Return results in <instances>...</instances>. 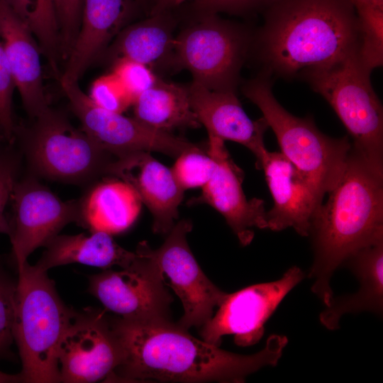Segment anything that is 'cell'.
<instances>
[{
	"label": "cell",
	"mask_w": 383,
	"mask_h": 383,
	"mask_svg": "<svg viewBox=\"0 0 383 383\" xmlns=\"http://www.w3.org/2000/svg\"><path fill=\"white\" fill-rule=\"evenodd\" d=\"M119 178L128 183L150 211L155 233H168L178 218V208L184 190L171 169L152 157L140 152L124 159Z\"/></svg>",
	"instance_id": "20"
},
{
	"label": "cell",
	"mask_w": 383,
	"mask_h": 383,
	"mask_svg": "<svg viewBox=\"0 0 383 383\" xmlns=\"http://www.w3.org/2000/svg\"><path fill=\"white\" fill-rule=\"evenodd\" d=\"M170 12L150 15L145 20L126 26L106 51L113 62L126 59L148 66L172 60L174 39Z\"/></svg>",
	"instance_id": "24"
},
{
	"label": "cell",
	"mask_w": 383,
	"mask_h": 383,
	"mask_svg": "<svg viewBox=\"0 0 383 383\" xmlns=\"http://www.w3.org/2000/svg\"><path fill=\"white\" fill-rule=\"evenodd\" d=\"M353 4L360 3V2H378L383 3V0H352Z\"/></svg>",
	"instance_id": "39"
},
{
	"label": "cell",
	"mask_w": 383,
	"mask_h": 383,
	"mask_svg": "<svg viewBox=\"0 0 383 383\" xmlns=\"http://www.w3.org/2000/svg\"><path fill=\"white\" fill-rule=\"evenodd\" d=\"M11 216L7 235L16 268L28 262L68 223L80 221L79 200L64 201L33 178L16 181L10 197Z\"/></svg>",
	"instance_id": "12"
},
{
	"label": "cell",
	"mask_w": 383,
	"mask_h": 383,
	"mask_svg": "<svg viewBox=\"0 0 383 383\" xmlns=\"http://www.w3.org/2000/svg\"><path fill=\"white\" fill-rule=\"evenodd\" d=\"M17 279L0 266V360L9 357L13 340Z\"/></svg>",
	"instance_id": "29"
},
{
	"label": "cell",
	"mask_w": 383,
	"mask_h": 383,
	"mask_svg": "<svg viewBox=\"0 0 383 383\" xmlns=\"http://www.w3.org/2000/svg\"><path fill=\"white\" fill-rule=\"evenodd\" d=\"M38 40L54 73L59 76L60 39L53 0H3Z\"/></svg>",
	"instance_id": "26"
},
{
	"label": "cell",
	"mask_w": 383,
	"mask_h": 383,
	"mask_svg": "<svg viewBox=\"0 0 383 383\" xmlns=\"http://www.w3.org/2000/svg\"><path fill=\"white\" fill-rule=\"evenodd\" d=\"M257 165L264 172L274 203L265 213L266 229L292 228L309 237L323 196L281 152L266 149Z\"/></svg>",
	"instance_id": "16"
},
{
	"label": "cell",
	"mask_w": 383,
	"mask_h": 383,
	"mask_svg": "<svg viewBox=\"0 0 383 383\" xmlns=\"http://www.w3.org/2000/svg\"><path fill=\"white\" fill-rule=\"evenodd\" d=\"M371 72L357 52L302 77L336 113L352 138V148L383 177V109Z\"/></svg>",
	"instance_id": "7"
},
{
	"label": "cell",
	"mask_w": 383,
	"mask_h": 383,
	"mask_svg": "<svg viewBox=\"0 0 383 383\" xmlns=\"http://www.w3.org/2000/svg\"><path fill=\"white\" fill-rule=\"evenodd\" d=\"M0 37L15 87L26 112L35 118L49 107L43 83L42 52L30 30L3 0Z\"/></svg>",
	"instance_id": "19"
},
{
	"label": "cell",
	"mask_w": 383,
	"mask_h": 383,
	"mask_svg": "<svg viewBox=\"0 0 383 383\" xmlns=\"http://www.w3.org/2000/svg\"><path fill=\"white\" fill-rule=\"evenodd\" d=\"M60 83L82 128L103 148L119 158L150 152L177 158L200 146L170 132L150 128L135 118L99 107L82 91L77 82Z\"/></svg>",
	"instance_id": "10"
},
{
	"label": "cell",
	"mask_w": 383,
	"mask_h": 383,
	"mask_svg": "<svg viewBox=\"0 0 383 383\" xmlns=\"http://www.w3.org/2000/svg\"><path fill=\"white\" fill-rule=\"evenodd\" d=\"M13 325L23 382H60L59 347L74 310L59 296L47 272L26 262L17 269Z\"/></svg>",
	"instance_id": "4"
},
{
	"label": "cell",
	"mask_w": 383,
	"mask_h": 383,
	"mask_svg": "<svg viewBox=\"0 0 383 383\" xmlns=\"http://www.w3.org/2000/svg\"><path fill=\"white\" fill-rule=\"evenodd\" d=\"M207 153L214 160L215 168L209 181L197 198L189 204H207L218 211L243 245L254 238V229H266L264 201L248 199L242 188L243 172L231 157L224 140L209 135Z\"/></svg>",
	"instance_id": "15"
},
{
	"label": "cell",
	"mask_w": 383,
	"mask_h": 383,
	"mask_svg": "<svg viewBox=\"0 0 383 383\" xmlns=\"http://www.w3.org/2000/svg\"><path fill=\"white\" fill-rule=\"evenodd\" d=\"M348 264L357 277L360 287L355 293L333 298L321 313V324L328 330L339 328L340 318L347 313L372 311L383 308V238L356 251L343 264Z\"/></svg>",
	"instance_id": "21"
},
{
	"label": "cell",
	"mask_w": 383,
	"mask_h": 383,
	"mask_svg": "<svg viewBox=\"0 0 383 383\" xmlns=\"http://www.w3.org/2000/svg\"><path fill=\"white\" fill-rule=\"evenodd\" d=\"M264 12L255 42L270 76L303 77L359 50L352 0H271Z\"/></svg>",
	"instance_id": "2"
},
{
	"label": "cell",
	"mask_w": 383,
	"mask_h": 383,
	"mask_svg": "<svg viewBox=\"0 0 383 383\" xmlns=\"http://www.w3.org/2000/svg\"><path fill=\"white\" fill-rule=\"evenodd\" d=\"M188 91L192 111L209 135L238 143L256 159L267 149L264 135L269 127L265 118L251 120L234 90L210 89L193 81Z\"/></svg>",
	"instance_id": "17"
},
{
	"label": "cell",
	"mask_w": 383,
	"mask_h": 383,
	"mask_svg": "<svg viewBox=\"0 0 383 383\" xmlns=\"http://www.w3.org/2000/svg\"><path fill=\"white\" fill-rule=\"evenodd\" d=\"M137 257L120 271L104 270L89 277L88 292L106 311L118 316L145 323L170 321L172 297L146 241L135 250Z\"/></svg>",
	"instance_id": "9"
},
{
	"label": "cell",
	"mask_w": 383,
	"mask_h": 383,
	"mask_svg": "<svg viewBox=\"0 0 383 383\" xmlns=\"http://www.w3.org/2000/svg\"><path fill=\"white\" fill-rule=\"evenodd\" d=\"M112 72L133 100V104L157 80L149 66L126 59L115 61Z\"/></svg>",
	"instance_id": "32"
},
{
	"label": "cell",
	"mask_w": 383,
	"mask_h": 383,
	"mask_svg": "<svg viewBox=\"0 0 383 383\" xmlns=\"http://www.w3.org/2000/svg\"><path fill=\"white\" fill-rule=\"evenodd\" d=\"M134 0H84L81 23L60 81L78 82L137 10Z\"/></svg>",
	"instance_id": "18"
},
{
	"label": "cell",
	"mask_w": 383,
	"mask_h": 383,
	"mask_svg": "<svg viewBox=\"0 0 383 383\" xmlns=\"http://www.w3.org/2000/svg\"><path fill=\"white\" fill-rule=\"evenodd\" d=\"M271 0H194L192 8L197 13L245 15L264 10Z\"/></svg>",
	"instance_id": "34"
},
{
	"label": "cell",
	"mask_w": 383,
	"mask_h": 383,
	"mask_svg": "<svg viewBox=\"0 0 383 383\" xmlns=\"http://www.w3.org/2000/svg\"><path fill=\"white\" fill-rule=\"evenodd\" d=\"M354 6L359 23L358 54L372 71L383 63V4L363 3Z\"/></svg>",
	"instance_id": "27"
},
{
	"label": "cell",
	"mask_w": 383,
	"mask_h": 383,
	"mask_svg": "<svg viewBox=\"0 0 383 383\" xmlns=\"http://www.w3.org/2000/svg\"><path fill=\"white\" fill-rule=\"evenodd\" d=\"M193 1L194 0H155L150 9V15L170 12L187 1Z\"/></svg>",
	"instance_id": "36"
},
{
	"label": "cell",
	"mask_w": 383,
	"mask_h": 383,
	"mask_svg": "<svg viewBox=\"0 0 383 383\" xmlns=\"http://www.w3.org/2000/svg\"><path fill=\"white\" fill-rule=\"evenodd\" d=\"M16 88L0 37V127L3 135L11 140L15 133L12 113V96Z\"/></svg>",
	"instance_id": "33"
},
{
	"label": "cell",
	"mask_w": 383,
	"mask_h": 383,
	"mask_svg": "<svg viewBox=\"0 0 383 383\" xmlns=\"http://www.w3.org/2000/svg\"><path fill=\"white\" fill-rule=\"evenodd\" d=\"M16 181L15 162L11 157H0V233H7L8 219L4 211Z\"/></svg>",
	"instance_id": "35"
},
{
	"label": "cell",
	"mask_w": 383,
	"mask_h": 383,
	"mask_svg": "<svg viewBox=\"0 0 383 383\" xmlns=\"http://www.w3.org/2000/svg\"><path fill=\"white\" fill-rule=\"evenodd\" d=\"M214 168V160L199 146L178 156L171 170L177 182L185 191L202 188L209 181Z\"/></svg>",
	"instance_id": "28"
},
{
	"label": "cell",
	"mask_w": 383,
	"mask_h": 383,
	"mask_svg": "<svg viewBox=\"0 0 383 383\" xmlns=\"http://www.w3.org/2000/svg\"><path fill=\"white\" fill-rule=\"evenodd\" d=\"M34 266L41 270L72 263H79L104 270L113 266L124 268L137 257V252L120 246L112 235L92 231L89 235H57L45 246Z\"/></svg>",
	"instance_id": "23"
},
{
	"label": "cell",
	"mask_w": 383,
	"mask_h": 383,
	"mask_svg": "<svg viewBox=\"0 0 383 383\" xmlns=\"http://www.w3.org/2000/svg\"><path fill=\"white\" fill-rule=\"evenodd\" d=\"M59 29L60 58L67 60L78 33L84 0H53Z\"/></svg>",
	"instance_id": "31"
},
{
	"label": "cell",
	"mask_w": 383,
	"mask_h": 383,
	"mask_svg": "<svg viewBox=\"0 0 383 383\" xmlns=\"http://www.w3.org/2000/svg\"><path fill=\"white\" fill-rule=\"evenodd\" d=\"M138 4L150 5V9L155 0H135Z\"/></svg>",
	"instance_id": "38"
},
{
	"label": "cell",
	"mask_w": 383,
	"mask_h": 383,
	"mask_svg": "<svg viewBox=\"0 0 383 383\" xmlns=\"http://www.w3.org/2000/svg\"><path fill=\"white\" fill-rule=\"evenodd\" d=\"M197 16L174 39L172 60L189 70L194 82L210 89L234 90L251 37L217 14Z\"/></svg>",
	"instance_id": "8"
},
{
	"label": "cell",
	"mask_w": 383,
	"mask_h": 383,
	"mask_svg": "<svg viewBox=\"0 0 383 383\" xmlns=\"http://www.w3.org/2000/svg\"><path fill=\"white\" fill-rule=\"evenodd\" d=\"M122 357L120 341L106 309L74 311L59 347L60 382L106 380Z\"/></svg>",
	"instance_id": "11"
},
{
	"label": "cell",
	"mask_w": 383,
	"mask_h": 383,
	"mask_svg": "<svg viewBox=\"0 0 383 383\" xmlns=\"http://www.w3.org/2000/svg\"><path fill=\"white\" fill-rule=\"evenodd\" d=\"M120 341L121 364L104 381L109 382H244L267 366H275L288 343L285 335H271L265 347L240 355L192 336L171 321L145 323L111 316Z\"/></svg>",
	"instance_id": "1"
},
{
	"label": "cell",
	"mask_w": 383,
	"mask_h": 383,
	"mask_svg": "<svg viewBox=\"0 0 383 383\" xmlns=\"http://www.w3.org/2000/svg\"><path fill=\"white\" fill-rule=\"evenodd\" d=\"M89 96L99 107L115 113H123L133 105V100L113 72L96 79Z\"/></svg>",
	"instance_id": "30"
},
{
	"label": "cell",
	"mask_w": 383,
	"mask_h": 383,
	"mask_svg": "<svg viewBox=\"0 0 383 383\" xmlns=\"http://www.w3.org/2000/svg\"><path fill=\"white\" fill-rule=\"evenodd\" d=\"M137 120L156 130L170 132L176 128H199L192 111L188 88L157 79L133 104Z\"/></svg>",
	"instance_id": "25"
},
{
	"label": "cell",
	"mask_w": 383,
	"mask_h": 383,
	"mask_svg": "<svg viewBox=\"0 0 383 383\" xmlns=\"http://www.w3.org/2000/svg\"><path fill=\"white\" fill-rule=\"evenodd\" d=\"M22 133L26 160L38 175L73 184L118 178L122 159L103 148L82 128L48 107Z\"/></svg>",
	"instance_id": "6"
},
{
	"label": "cell",
	"mask_w": 383,
	"mask_h": 383,
	"mask_svg": "<svg viewBox=\"0 0 383 383\" xmlns=\"http://www.w3.org/2000/svg\"><path fill=\"white\" fill-rule=\"evenodd\" d=\"M192 229L190 221H179L164 243L153 250L163 275L182 303L184 314L177 324L185 330L206 323L227 294L208 279L195 260L187 240Z\"/></svg>",
	"instance_id": "14"
},
{
	"label": "cell",
	"mask_w": 383,
	"mask_h": 383,
	"mask_svg": "<svg viewBox=\"0 0 383 383\" xmlns=\"http://www.w3.org/2000/svg\"><path fill=\"white\" fill-rule=\"evenodd\" d=\"M304 277L303 271L294 266L279 279L227 294L214 316L201 327L202 338L217 346L225 335H233L239 346L257 343L263 336L266 321Z\"/></svg>",
	"instance_id": "13"
},
{
	"label": "cell",
	"mask_w": 383,
	"mask_h": 383,
	"mask_svg": "<svg viewBox=\"0 0 383 383\" xmlns=\"http://www.w3.org/2000/svg\"><path fill=\"white\" fill-rule=\"evenodd\" d=\"M17 382H23L22 377L19 373L16 374H11L0 371V383Z\"/></svg>",
	"instance_id": "37"
},
{
	"label": "cell",
	"mask_w": 383,
	"mask_h": 383,
	"mask_svg": "<svg viewBox=\"0 0 383 383\" xmlns=\"http://www.w3.org/2000/svg\"><path fill=\"white\" fill-rule=\"evenodd\" d=\"M79 202V225L91 232L111 235L128 229L138 218L143 204L128 183L112 177L94 183Z\"/></svg>",
	"instance_id": "22"
},
{
	"label": "cell",
	"mask_w": 383,
	"mask_h": 383,
	"mask_svg": "<svg viewBox=\"0 0 383 383\" xmlns=\"http://www.w3.org/2000/svg\"><path fill=\"white\" fill-rule=\"evenodd\" d=\"M1 132H2L1 128L0 127V139H1Z\"/></svg>",
	"instance_id": "40"
},
{
	"label": "cell",
	"mask_w": 383,
	"mask_h": 383,
	"mask_svg": "<svg viewBox=\"0 0 383 383\" xmlns=\"http://www.w3.org/2000/svg\"><path fill=\"white\" fill-rule=\"evenodd\" d=\"M313 221L312 292L328 306L334 271L356 251L383 238V177L353 148L338 182Z\"/></svg>",
	"instance_id": "3"
},
{
	"label": "cell",
	"mask_w": 383,
	"mask_h": 383,
	"mask_svg": "<svg viewBox=\"0 0 383 383\" xmlns=\"http://www.w3.org/2000/svg\"><path fill=\"white\" fill-rule=\"evenodd\" d=\"M243 91L261 111L277 137L281 153L321 195L329 193L340 177L352 149L348 136L331 138L317 128L311 117L290 113L274 96L271 76L266 72L248 82Z\"/></svg>",
	"instance_id": "5"
}]
</instances>
